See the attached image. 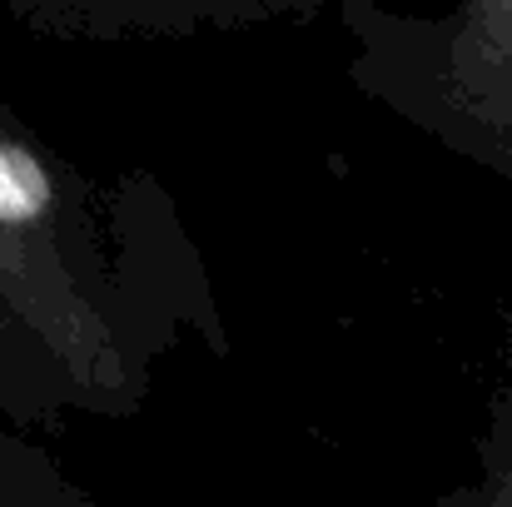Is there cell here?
<instances>
[{
	"instance_id": "6da1fadb",
	"label": "cell",
	"mask_w": 512,
	"mask_h": 507,
	"mask_svg": "<svg viewBox=\"0 0 512 507\" xmlns=\"http://www.w3.org/2000/svg\"><path fill=\"white\" fill-rule=\"evenodd\" d=\"M50 209V189L40 165H30L25 150L0 140V229H25Z\"/></svg>"
}]
</instances>
